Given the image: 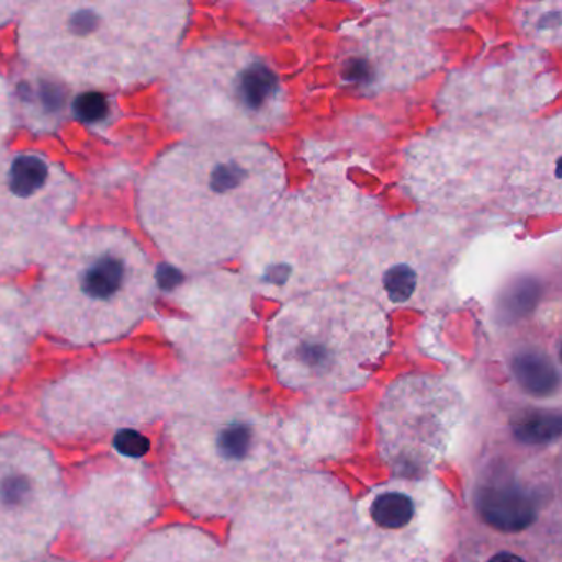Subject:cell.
Here are the masks:
<instances>
[{"label": "cell", "mask_w": 562, "mask_h": 562, "mask_svg": "<svg viewBox=\"0 0 562 562\" xmlns=\"http://www.w3.org/2000/svg\"><path fill=\"white\" fill-rule=\"evenodd\" d=\"M285 180L284 162L268 144L186 140L147 176L140 218L170 265L205 271L245 255Z\"/></svg>", "instance_id": "obj_1"}, {"label": "cell", "mask_w": 562, "mask_h": 562, "mask_svg": "<svg viewBox=\"0 0 562 562\" xmlns=\"http://www.w3.org/2000/svg\"><path fill=\"white\" fill-rule=\"evenodd\" d=\"M562 124L542 120H443L414 137L401 187L427 212L485 222L559 215Z\"/></svg>", "instance_id": "obj_2"}, {"label": "cell", "mask_w": 562, "mask_h": 562, "mask_svg": "<svg viewBox=\"0 0 562 562\" xmlns=\"http://www.w3.org/2000/svg\"><path fill=\"white\" fill-rule=\"evenodd\" d=\"M190 8L179 0L41 2L19 31L29 64L75 88H130L176 64Z\"/></svg>", "instance_id": "obj_3"}, {"label": "cell", "mask_w": 562, "mask_h": 562, "mask_svg": "<svg viewBox=\"0 0 562 562\" xmlns=\"http://www.w3.org/2000/svg\"><path fill=\"white\" fill-rule=\"evenodd\" d=\"M285 465L279 416L249 394L187 374L170 414L167 479L177 502L195 516L238 512L259 483Z\"/></svg>", "instance_id": "obj_4"}, {"label": "cell", "mask_w": 562, "mask_h": 562, "mask_svg": "<svg viewBox=\"0 0 562 562\" xmlns=\"http://www.w3.org/2000/svg\"><path fill=\"white\" fill-rule=\"evenodd\" d=\"M380 200L334 167L282 195L243 258L255 292L274 301L337 284L386 222Z\"/></svg>", "instance_id": "obj_5"}, {"label": "cell", "mask_w": 562, "mask_h": 562, "mask_svg": "<svg viewBox=\"0 0 562 562\" xmlns=\"http://www.w3.org/2000/svg\"><path fill=\"white\" fill-rule=\"evenodd\" d=\"M47 259L38 312L50 330L70 344L123 337L153 305L156 272L123 229L87 226L65 233Z\"/></svg>", "instance_id": "obj_6"}, {"label": "cell", "mask_w": 562, "mask_h": 562, "mask_svg": "<svg viewBox=\"0 0 562 562\" xmlns=\"http://www.w3.org/2000/svg\"><path fill=\"white\" fill-rule=\"evenodd\" d=\"M266 350L282 386L340 396L364 386L390 350V321L350 285H328L282 304Z\"/></svg>", "instance_id": "obj_7"}, {"label": "cell", "mask_w": 562, "mask_h": 562, "mask_svg": "<svg viewBox=\"0 0 562 562\" xmlns=\"http://www.w3.org/2000/svg\"><path fill=\"white\" fill-rule=\"evenodd\" d=\"M166 113L187 140L261 143L288 126L291 98L274 65L251 45L213 41L172 65Z\"/></svg>", "instance_id": "obj_8"}, {"label": "cell", "mask_w": 562, "mask_h": 562, "mask_svg": "<svg viewBox=\"0 0 562 562\" xmlns=\"http://www.w3.org/2000/svg\"><path fill=\"white\" fill-rule=\"evenodd\" d=\"M355 502L327 472L282 467L269 473L233 515L232 562H341Z\"/></svg>", "instance_id": "obj_9"}, {"label": "cell", "mask_w": 562, "mask_h": 562, "mask_svg": "<svg viewBox=\"0 0 562 562\" xmlns=\"http://www.w3.org/2000/svg\"><path fill=\"white\" fill-rule=\"evenodd\" d=\"M440 213L386 220L348 271V284L384 312L437 311L456 299L457 271L482 225Z\"/></svg>", "instance_id": "obj_10"}, {"label": "cell", "mask_w": 562, "mask_h": 562, "mask_svg": "<svg viewBox=\"0 0 562 562\" xmlns=\"http://www.w3.org/2000/svg\"><path fill=\"white\" fill-rule=\"evenodd\" d=\"M186 376L153 364L104 358L71 371L45 390L41 419L54 439L88 440L140 430L179 406Z\"/></svg>", "instance_id": "obj_11"}, {"label": "cell", "mask_w": 562, "mask_h": 562, "mask_svg": "<svg viewBox=\"0 0 562 562\" xmlns=\"http://www.w3.org/2000/svg\"><path fill=\"white\" fill-rule=\"evenodd\" d=\"M469 2L407 0L374 8L345 25L348 54L340 77L364 93L406 90L434 74L443 58L436 32L456 27L472 11Z\"/></svg>", "instance_id": "obj_12"}, {"label": "cell", "mask_w": 562, "mask_h": 562, "mask_svg": "<svg viewBox=\"0 0 562 562\" xmlns=\"http://www.w3.org/2000/svg\"><path fill=\"white\" fill-rule=\"evenodd\" d=\"M456 503L436 475L393 479L355 503V525L341 562H443Z\"/></svg>", "instance_id": "obj_13"}, {"label": "cell", "mask_w": 562, "mask_h": 562, "mask_svg": "<svg viewBox=\"0 0 562 562\" xmlns=\"http://www.w3.org/2000/svg\"><path fill=\"white\" fill-rule=\"evenodd\" d=\"M467 400L439 374H403L381 394L376 446L393 479H426L446 462L465 427Z\"/></svg>", "instance_id": "obj_14"}, {"label": "cell", "mask_w": 562, "mask_h": 562, "mask_svg": "<svg viewBox=\"0 0 562 562\" xmlns=\"http://www.w3.org/2000/svg\"><path fill=\"white\" fill-rule=\"evenodd\" d=\"M77 200L71 177L35 153H0V274L48 258Z\"/></svg>", "instance_id": "obj_15"}, {"label": "cell", "mask_w": 562, "mask_h": 562, "mask_svg": "<svg viewBox=\"0 0 562 562\" xmlns=\"http://www.w3.org/2000/svg\"><path fill=\"white\" fill-rule=\"evenodd\" d=\"M64 518V480L52 453L25 437H0V562L42 558Z\"/></svg>", "instance_id": "obj_16"}, {"label": "cell", "mask_w": 562, "mask_h": 562, "mask_svg": "<svg viewBox=\"0 0 562 562\" xmlns=\"http://www.w3.org/2000/svg\"><path fill=\"white\" fill-rule=\"evenodd\" d=\"M177 314L160 318L179 353L196 367L228 363L238 351V335L252 312V285L243 272L193 276L172 289Z\"/></svg>", "instance_id": "obj_17"}, {"label": "cell", "mask_w": 562, "mask_h": 562, "mask_svg": "<svg viewBox=\"0 0 562 562\" xmlns=\"http://www.w3.org/2000/svg\"><path fill=\"white\" fill-rule=\"evenodd\" d=\"M525 453V447H521ZM559 447L529 450L528 457H493L480 469L473 483L470 505L475 518L493 535L496 548H522V538L535 535L548 521L552 503L558 505Z\"/></svg>", "instance_id": "obj_18"}, {"label": "cell", "mask_w": 562, "mask_h": 562, "mask_svg": "<svg viewBox=\"0 0 562 562\" xmlns=\"http://www.w3.org/2000/svg\"><path fill=\"white\" fill-rule=\"evenodd\" d=\"M555 71L538 50L525 48L496 64L457 71L439 94L446 120L522 121L558 98Z\"/></svg>", "instance_id": "obj_19"}, {"label": "cell", "mask_w": 562, "mask_h": 562, "mask_svg": "<svg viewBox=\"0 0 562 562\" xmlns=\"http://www.w3.org/2000/svg\"><path fill=\"white\" fill-rule=\"evenodd\" d=\"M157 513L156 485L143 463L127 460L91 473L68 508L81 549L97 561L124 548Z\"/></svg>", "instance_id": "obj_20"}, {"label": "cell", "mask_w": 562, "mask_h": 562, "mask_svg": "<svg viewBox=\"0 0 562 562\" xmlns=\"http://www.w3.org/2000/svg\"><path fill=\"white\" fill-rule=\"evenodd\" d=\"M358 434L357 409L334 394H314L291 413L279 416L285 463L294 469H305L322 460L345 459L353 452Z\"/></svg>", "instance_id": "obj_21"}, {"label": "cell", "mask_w": 562, "mask_h": 562, "mask_svg": "<svg viewBox=\"0 0 562 562\" xmlns=\"http://www.w3.org/2000/svg\"><path fill=\"white\" fill-rule=\"evenodd\" d=\"M41 324L37 304L25 292L0 284V380L24 364Z\"/></svg>", "instance_id": "obj_22"}, {"label": "cell", "mask_w": 562, "mask_h": 562, "mask_svg": "<svg viewBox=\"0 0 562 562\" xmlns=\"http://www.w3.org/2000/svg\"><path fill=\"white\" fill-rule=\"evenodd\" d=\"M124 562H232V559L209 532L192 526H170L147 536Z\"/></svg>", "instance_id": "obj_23"}, {"label": "cell", "mask_w": 562, "mask_h": 562, "mask_svg": "<svg viewBox=\"0 0 562 562\" xmlns=\"http://www.w3.org/2000/svg\"><path fill=\"white\" fill-rule=\"evenodd\" d=\"M509 378L525 396L535 401L559 397L558 358L539 345H521L508 361Z\"/></svg>", "instance_id": "obj_24"}, {"label": "cell", "mask_w": 562, "mask_h": 562, "mask_svg": "<svg viewBox=\"0 0 562 562\" xmlns=\"http://www.w3.org/2000/svg\"><path fill=\"white\" fill-rule=\"evenodd\" d=\"M513 442L525 449H552L561 440L562 417L559 407H522L509 416Z\"/></svg>", "instance_id": "obj_25"}, {"label": "cell", "mask_w": 562, "mask_h": 562, "mask_svg": "<svg viewBox=\"0 0 562 562\" xmlns=\"http://www.w3.org/2000/svg\"><path fill=\"white\" fill-rule=\"evenodd\" d=\"M518 27L522 34L541 44L542 47L558 45L561 41V4L521 5Z\"/></svg>", "instance_id": "obj_26"}, {"label": "cell", "mask_w": 562, "mask_h": 562, "mask_svg": "<svg viewBox=\"0 0 562 562\" xmlns=\"http://www.w3.org/2000/svg\"><path fill=\"white\" fill-rule=\"evenodd\" d=\"M111 446L121 460L140 462L149 453L150 439L140 430H124L111 439Z\"/></svg>", "instance_id": "obj_27"}, {"label": "cell", "mask_w": 562, "mask_h": 562, "mask_svg": "<svg viewBox=\"0 0 562 562\" xmlns=\"http://www.w3.org/2000/svg\"><path fill=\"white\" fill-rule=\"evenodd\" d=\"M475 562H546L532 552L519 551L512 548L483 549V555Z\"/></svg>", "instance_id": "obj_28"}, {"label": "cell", "mask_w": 562, "mask_h": 562, "mask_svg": "<svg viewBox=\"0 0 562 562\" xmlns=\"http://www.w3.org/2000/svg\"><path fill=\"white\" fill-rule=\"evenodd\" d=\"M12 120H14V113H12L11 88L0 75V143L11 131Z\"/></svg>", "instance_id": "obj_29"}, {"label": "cell", "mask_w": 562, "mask_h": 562, "mask_svg": "<svg viewBox=\"0 0 562 562\" xmlns=\"http://www.w3.org/2000/svg\"><path fill=\"white\" fill-rule=\"evenodd\" d=\"M24 8L27 5L22 2H0V25L11 22Z\"/></svg>", "instance_id": "obj_30"}, {"label": "cell", "mask_w": 562, "mask_h": 562, "mask_svg": "<svg viewBox=\"0 0 562 562\" xmlns=\"http://www.w3.org/2000/svg\"><path fill=\"white\" fill-rule=\"evenodd\" d=\"M31 562H75V561H71V559H64V558H37Z\"/></svg>", "instance_id": "obj_31"}]
</instances>
